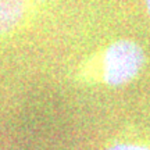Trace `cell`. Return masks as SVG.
I'll return each instance as SVG.
<instances>
[{
  "label": "cell",
  "instance_id": "3",
  "mask_svg": "<svg viewBox=\"0 0 150 150\" xmlns=\"http://www.w3.org/2000/svg\"><path fill=\"white\" fill-rule=\"evenodd\" d=\"M107 150H150V149L145 145H140V143H118V145L108 147Z\"/></svg>",
  "mask_w": 150,
  "mask_h": 150
},
{
  "label": "cell",
  "instance_id": "4",
  "mask_svg": "<svg viewBox=\"0 0 150 150\" xmlns=\"http://www.w3.org/2000/svg\"><path fill=\"white\" fill-rule=\"evenodd\" d=\"M143 3H145V7H146V11H147V14L150 16V0H143Z\"/></svg>",
  "mask_w": 150,
  "mask_h": 150
},
{
  "label": "cell",
  "instance_id": "2",
  "mask_svg": "<svg viewBox=\"0 0 150 150\" xmlns=\"http://www.w3.org/2000/svg\"><path fill=\"white\" fill-rule=\"evenodd\" d=\"M32 6L31 0H0V36L16 31L25 22Z\"/></svg>",
  "mask_w": 150,
  "mask_h": 150
},
{
  "label": "cell",
  "instance_id": "1",
  "mask_svg": "<svg viewBox=\"0 0 150 150\" xmlns=\"http://www.w3.org/2000/svg\"><path fill=\"white\" fill-rule=\"evenodd\" d=\"M146 63V54L139 43L118 39L97 56V76L110 86H121L135 79Z\"/></svg>",
  "mask_w": 150,
  "mask_h": 150
},
{
  "label": "cell",
  "instance_id": "5",
  "mask_svg": "<svg viewBox=\"0 0 150 150\" xmlns=\"http://www.w3.org/2000/svg\"><path fill=\"white\" fill-rule=\"evenodd\" d=\"M31 1H32L33 6H36V4H42V3H46V1H49V0H31Z\"/></svg>",
  "mask_w": 150,
  "mask_h": 150
}]
</instances>
